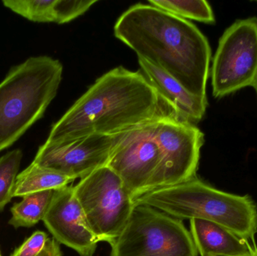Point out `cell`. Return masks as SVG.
<instances>
[{
    "mask_svg": "<svg viewBox=\"0 0 257 256\" xmlns=\"http://www.w3.org/2000/svg\"><path fill=\"white\" fill-rule=\"evenodd\" d=\"M148 3L151 6L187 21L194 20L208 24L215 23L212 9L205 0H149Z\"/></svg>",
    "mask_w": 257,
    "mask_h": 256,
    "instance_id": "obj_17",
    "label": "cell"
},
{
    "mask_svg": "<svg viewBox=\"0 0 257 256\" xmlns=\"http://www.w3.org/2000/svg\"><path fill=\"white\" fill-rule=\"evenodd\" d=\"M254 87L255 90H256V96H257V79L256 81V83H255L254 87Z\"/></svg>",
    "mask_w": 257,
    "mask_h": 256,
    "instance_id": "obj_21",
    "label": "cell"
},
{
    "mask_svg": "<svg viewBox=\"0 0 257 256\" xmlns=\"http://www.w3.org/2000/svg\"><path fill=\"white\" fill-rule=\"evenodd\" d=\"M190 234L201 256H255L254 240L244 238L218 224L204 219L190 220Z\"/></svg>",
    "mask_w": 257,
    "mask_h": 256,
    "instance_id": "obj_13",
    "label": "cell"
},
{
    "mask_svg": "<svg viewBox=\"0 0 257 256\" xmlns=\"http://www.w3.org/2000/svg\"><path fill=\"white\" fill-rule=\"evenodd\" d=\"M42 221L59 243L71 248L80 256L94 255L99 241L74 193L73 186L56 190Z\"/></svg>",
    "mask_w": 257,
    "mask_h": 256,
    "instance_id": "obj_11",
    "label": "cell"
},
{
    "mask_svg": "<svg viewBox=\"0 0 257 256\" xmlns=\"http://www.w3.org/2000/svg\"><path fill=\"white\" fill-rule=\"evenodd\" d=\"M157 120L119 134L106 165L121 179L133 198L146 191L160 166L161 156L154 136Z\"/></svg>",
    "mask_w": 257,
    "mask_h": 256,
    "instance_id": "obj_9",
    "label": "cell"
},
{
    "mask_svg": "<svg viewBox=\"0 0 257 256\" xmlns=\"http://www.w3.org/2000/svg\"><path fill=\"white\" fill-rule=\"evenodd\" d=\"M72 180L58 171L32 162L17 177L13 197L23 198L29 194L46 190H59Z\"/></svg>",
    "mask_w": 257,
    "mask_h": 256,
    "instance_id": "obj_14",
    "label": "cell"
},
{
    "mask_svg": "<svg viewBox=\"0 0 257 256\" xmlns=\"http://www.w3.org/2000/svg\"><path fill=\"white\" fill-rule=\"evenodd\" d=\"M117 135H89L39 147L33 162L61 173L72 181L105 166L118 140Z\"/></svg>",
    "mask_w": 257,
    "mask_h": 256,
    "instance_id": "obj_10",
    "label": "cell"
},
{
    "mask_svg": "<svg viewBox=\"0 0 257 256\" xmlns=\"http://www.w3.org/2000/svg\"><path fill=\"white\" fill-rule=\"evenodd\" d=\"M111 256H199L182 220L136 204L124 229L110 245Z\"/></svg>",
    "mask_w": 257,
    "mask_h": 256,
    "instance_id": "obj_5",
    "label": "cell"
},
{
    "mask_svg": "<svg viewBox=\"0 0 257 256\" xmlns=\"http://www.w3.org/2000/svg\"><path fill=\"white\" fill-rule=\"evenodd\" d=\"M133 201L135 205L150 206L181 220L214 222L249 240H254L257 233V207L250 196L223 192L196 177L148 191Z\"/></svg>",
    "mask_w": 257,
    "mask_h": 256,
    "instance_id": "obj_3",
    "label": "cell"
},
{
    "mask_svg": "<svg viewBox=\"0 0 257 256\" xmlns=\"http://www.w3.org/2000/svg\"><path fill=\"white\" fill-rule=\"evenodd\" d=\"M0 256H2V255H1V252H0Z\"/></svg>",
    "mask_w": 257,
    "mask_h": 256,
    "instance_id": "obj_22",
    "label": "cell"
},
{
    "mask_svg": "<svg viewBox=\"0 0 257 256\" xmlns=\"http://www.w3.org/2000/svg\"><path fill=\"white\" fill-rule=\"evenodd\" d=\"M56 190H46L29 194L11 209L9 225L14 228H31L43 220Z\"/></svg>",
    "mask_w": 257,
    "mask_h": 256,
    "instance_id": "obj_16",
    "label": "cell"
},
{
    "mask_svg": "<svg viewBox=\"0 0 257 256\" xmlns=\"http://www.w3.org/2000/svg\"><path fill=\"white\" fill-rule=\"evenodd\" d=\"M154 136L161 161L145 192L196 177L201 149L205 141L204 134L199 128L176 116H164L156 120Z\"/></svg>",
    "mask_w": 257,
    "mask_h": 256,
    "instance_id": "obj_8",
    "label": "cell"
},
{
    "mask_svg": "<svg viewBox=\"0 0 257 256\" xmlns=\"http://www.w3.org/2000/svg\"><path fill=\"white\" fill-rule=\"evenodd\" d=\"M211 84L214 97L223 98L257 79V18L238 20L226 29L213 59Z\"/></svg>",
    "mask_w": 257,
    "mask_h": 256,
    "instance_id": "obj_7",
    "label": "cell"
},
{
    "mask_svg": "<svg viewBox=\"0 0 257 256\" xmlns=\"http://www.w3.org/2000/svg\"><path fill=\"white\" fill-rule=\"evenodd\" d=\"M175 115L146 77L123 66L104 74L53 125L45 144L89 135H117Z\"/></svg>",
    "mask_w": 257,
    "mask_h": 256,
    "instance_id": "obj_2",
    "label": "cell"
},
{
    "mask_svg": "<svg viewBox=\"0 0 257 256\" xmlns=\"http://www.w3.org/2000/svg\"><path fill=\"white\" fill-rule=\"evenodd\" d=\"M48 240L46 233L36 231L17 248L11 256H37L45 247Z\"/></svg>",
    "mask_w": 257,
    "mask_h": 256,
    "instance_id": "obj_19",
    "label": "cell"
},
{
    "mask_svg": "<svg viewBox=\"0 0 257 256\" xmlns=\"http://www.w3.org/2000/svg\"><path fill=\"white\" fill-rule=\"evenodd\" d=\"M73 190L98 241L112 244L135 207L133 195L121 179L105 165L81 179Z\"/></svg>",
    "mask_w": 257,
    "mask_h": 256,
    "instance_id": "obj_6",
    "label": "cell"
},
{
    "mask_svg": "<svg viewBox=\"0 0 257 256\" xmlns=\"http://www.w3.org/2000/svg\"><path fill=\"white\" fill-rule=\"evenodd\" d=\"M3 4L33 22L58 24L70 22L67 12L68 0H3Z\"/></svg>",
    "mask_w": 257,
    "mask_h": 256,
    "instance_id": "obj_15",
    "label": "cell"
},
{
    "mask_svg": "<svg viewBox=\"0 0 257 256\" xmlns=\"http://www.w3.org/2000/svg\"><path fill=\"white\" fill-rule=\"evenodd\" d=\"M22 150L15 149L0 157V211L12 199L23 159Z\"/></svg>",
    "mask_w": 257,
    "mask_h": 256,
    "instance_id": "obj_18",
    "label": "cell"
},
{
    "mask_svg": "<svg viewBox=\"0 0 257 256\" xmlns=\"http://www.w3.org/2000/svg\"><path fill=\"white\" fill-rule=\"evenodd\" d=\"M138 59L143 75L178 119L193 124L202 120L208 107L207 97L194 96L164 71Z\"/></svg>",
    "mask_w": 257,
    "mask_h": 256,
    "instance_id": "obj_12",
    "label": "cell"
},
{
    "mask_svg": "<svg viewBox=\"0 0 257 256\" xmlns=\"http://www.w3.org/2000/svg\"><path fill=\"white\" fill-rule=\"evenodd\" d=\"M37 256H63L60 243L54 238H48L45 247Z\"/></svg>",
    "mask_w": 257,
    "mask_h": 256,
    "instance_id": "obj_20",
    "label": "cell"
},
{
    "mask_svg": "<svg viewBox=\"0 0 257 256\" xmlns=\"http://www.w3.org/2000/svg\"><path fill=\"white\" fill-rule=\"evenodd\" d=\"M255 256H257V255H255Z\"/></svg>",
    "mask_w": 257,
    "mask_h": 256,
    "instance_id": "obj_23",
    "label": "cell"
},
{
    "mask_svg": "<svg viewBox=\"0 0 257 256\" xmlns=\"http://www.w3.org/2000/svg\"><path fill=\"white\" fill-rule=\"evenodd\" d=\"M63 72L58 60L45 55L11 68L0 82V152L43 117L57 96Z\"/></svg>",
    "mask_w": 257,
    "mask_h": 256,
    "instance_id": "obj_4",
    "label": "cell"
},
{
    "mask_svg": "<svg viewBox=\"0 0 257 256\" xmlns=\"http://www.w3.org/2000/svg\"><path fill=\"white\" fill-rule=\"evenodd\" d=\"M114 33L138 58L164 71L194 96L207 97L211 47L194 24L139 3L119 18Z\"/></svg>",
    "mask_w": 257,
    "mask_h": 256,
    "instance_id": "obj_1",
    "label": "cell"
}]
</instances>
